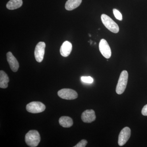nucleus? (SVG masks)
Wrapping results in <instances>:
<instances>
[{
	"instance_id": "9d476101",
	"label": "nucleus",
	"mask_w": 147,
	"mask_h": 147,
	"mask_svg": "<svg viewBox=\"0 0 147 147\" xmlns=\"http://www.w3.org/2000/svg\"><path fill=\"white\" fill-rule=\"evenodd\" d=\"M96 119L95 113L92 110H87L84 111L82 115V121L84 123H90Z\"/></svg>"
},
{
	"instance_id": "7ed1b4c3",
	"label": "nucleus",
	"mask_w": 147,
	"mask_h": 147,
	"mask_svg": "<svg viewBox=\"0 0 147 147\" xmlns=\"http://www.w3.org/2000/svg\"><path fill=\"white\" fill-rule=\"evenodd\" d=\"M101 21L104 26L110 31L114 33H117L119 30L118 25L108 15L102 14Z\"/></svg>"
},
{
	"instance_id": "2eb2a0df",
	"label": "nucleus",
	"mask_w": 147,
	"mask_h": 147,
	"mask_svg": "<svg viewBox=\"0 0 147 147\" xmlns=\"http://www.w3.org/2000/svg\"><path fill=\"white\" fill-rule=\"evenodd\" d=\"M60 125L64 127H71L73 124V121L72 119L69 117H61L59 120Z\"/></svg>"
},
{
	"instance_id": "20e7f679",
	"label": "nucleus",
	"mask_w": 147,
	"mask_h": 147,
	"mask_svg": "<svg viewBox=\"0 0 147 147\" xmlns=\"http://www.w3.org/2000/svg\"><path fill=\"white\" fill-rule=\"evenodd\" d=\"M45 106L42 102L34 101L28 103L26 106V110L29 113H42L45 109Z\"/></svg>"
},
{
	"instance_id": "9b49d317",
	"label": "nucleus",
	"mask_w": 147,
	"mask_h": 147,
	"mask_svg": "<svg viewBox=\"0 0 147 147\" xmlns=\"http://www.w3.org/2000/svg\"><path fill=\"white\" fill-rule=\"evenodd\" d=\"M72 48L71 42L68 41H65L61 47L60 50L61 55L65 57H68L71 53Z\"/></svg>"
},
{
	"instance_id": "423d86ee",
	"label": "nucleus",
	"mask_w": 147,
	"mask_h": 147,
	"mask_svg": "<svg viewBox=\"0 0 147 147\" xmlns=\"http://www.w3.org/2000/svg\"><path fill=\"white\" fill-rule=\"evenodd\" d=\"M45 43L43 42H40L37 44L34 51V56L38 62L42 61L45 55Z\"/></svg>"
},
{
	"instance_id": "6ab92c4d",
	"label": "nucleus",
	"mask_w": 147,
	"mask_h": 147,
	"mask_svg": "<svg viewBox=\"0 0 147 147\" xmlns=\"http://www.w3.org/2000/svg\"><path fill=\"white\" fill-rule=\"evenodd\" d=\"M142 113L143 115L147 116V104L145 105L142 109Z\"/></svg>"
},
{
	"instance_id": "f257e3e1",
	"label": "nucleus",
	"mask_w": 147,
	"mask_h": 147,
	"mask_svg": "<svg viewBox=\"0 0 147 147\" xmlns=\"http://www.w3.org/2000/svg\"><path fill=\"white\" fill-rule=\"evenodd\" d=\"M25 141L27 145L29 146H37L40 141V137L39 133L36 130H30L26 134Z\"/></svg>"
},
{
	"instance_id": "1a4fd4ad",
	"label": "nucleus",
	"mask_w": 147,
	"mask_h": 147,
	"mask_svg": "<svg viewBox=\"0 0 147 147\" xmlns=\"http://www.w3.org/2000/svg\"><path fill=\"white\" fill-rule=\"evenodd\" d=\"M7 59L11 70L13 72L18 71L19 67V63L11 52H9L7 53Z\"/></svg>"
},
{
	"instance_id": "0eeeda50",
	"label": "nucleus",
	"mask_w": 147,
	"mask_h": 147,
	"mask_svg": "<svg viewBox=\"0 0 147 147\" xmlns=\"http://www.w3.org/2000/svg\"><path fill=\"white\" fill-rule=\"evenodd\" d=\"M130 135H131V130L129 127H126L123 129L119 134L118 139L119 146H121L125 144L130 138Z\"/></svg>"
},
{
	"instance_id": "f03ea898",
	"label": "nucleus",
	"mask_w": 147,
	"mask_h": 147,
	"mask_svg": "<svg viewBox=\"0 0 147 147\" xmlns=\"http://www.w3.org/2000/svg\"><path fill=\"white\" fill-rule=\"evenodd\" d=\"M128 74L127 71L126 70H123L122 71L116 87V91L117 94H122L125 90L128 81Z\"/></svg>"
},
{
	"instance_id": "6e6552de",
	"label": "nucleus",
	"mask_w": 147,
	"mask_h": 147,
	"mask_svg": "<svg viewBox=\"0 0 147 147\" xmlns=\"http://www.w3.org/2000/svg\"><path fill=\"white\" fill-rule=\"evenodd\" d=\"M99 49L102 56L106 58L109 59L111 56V50L107 41L104 39L100 40L99 44Z\"/></svg>"
},
{
	"instance_id": "f3484780",
	"label": "nucleus",
	"mask_w": 147,
	"mask_h": 147,
	"mask_svg": "<svg viewBox=\"0 0 147 147\" xmlns=\"http://www.w3.org/2000/svg\"><path fill=\"white\" fill-rule=\"evenodd\" d=\"M113 13L115 17L119 21H122L123 19L122 15L121 12L116 9H113Z\"/></svg>"
},
{
	"instance_id": "dca6fc26",
	"label": "nucleus",
	"mask_w": 147,
	"mask_h": 147,
	"mask_svg": "<svg viewBox=\"0 0 147 147\" xmlns=\"http://www.w3.org/2000/svg\"><path fill=\"white\" fill-rule=\"evenodd\" d=\"M82 82L84 83L90 84L94 82V79L90 76H82L81 77Z\"/></svg>"
},
{
	"instance_id": "ddd939ff",
	"label": "nucleus",
	"mask_w": 147,
	"mask_h": 147,
	"mask_svg": "<svg viewBox=\"0 0 147 147\" xmlns=\"http://www.w3.org/2000/svg\"><path fill=\"white\" fill-rule=\"evenodd\" d=\"M9 79L7 74L3 70L0 71V88H6L8 87Z\"/></svg>"
},
{
	"instance_id": "39448f33",
	"label": "nucleus",
	"mask_w": 147,
	"mask_h": 147,
	"mask_svg": "<svg viewBox=\"0 0 147 147\" xmlns=\"http://www.w3.org/2000/svg\"><path fill=\"white\" fill-rule=\"evenodd\" d=\"M60 97L66 100H73L78 97V94L74 90L70 89H63L58 92Z\"/></svg>"
},
{
	"instance_id": "a211bd4d",
	"label": "nucleus",
	"mask_w": 147,
	"mask_h": 147,
	"mask_svg": "<svg viewBox=\"0 0 147 147\" xmlns=\"http://www.w3.org/2000/svg\"><path fill=\"white\" fill-rule=\"evenodd\" d=\"M88 144V142L85 139L82 140L81 142H79L78 144H77L76 146H74V147H85Z\"/></svg>"
},
{
	"instance_id": "4468645a",
	"label": "nucleus",
	"mask_w": 147,
	"mask_h": 147,
	"mask_svg": "<svg viewBox=\"0 0 147 147\" xmlns=\"http://www.w3.org/2000/svg\"><path fill=\"white\" fill-rule=\"evenodd\" d=\"M22 5V0H10L7 4L6 7L9 9L13 10L20 8Z\"/></svg>"
},
{
	"instance_id": "aec40b11",
	"label": "nucleus",
	"mask_w": 147,
	"mask_h": 147,
	"mask_svg": "<svg viewBox=\"0 0 147 147\" xmlns=\"http://www.w3.org/2000/svg\"><path fill=\"white\" fill-rule=\"evenodd\" d=\"M89 35L90 37H91V35H90V34H89Z\"/></svg>"
},
{
	"instance_id": "f8f14e48",
	"label": "nucleus",
	"mask_w": 147,
	"mask_h": 147,
	"mask_svg": "<svg viewBox=\"0 0 147 147\" xmlns=\"http://www.w3.org/2000/svg\"><path fill=\"white\" fill-rule=\"evenodd\" d=\"M82 0H68L66 3L65 8L68 11L75 9L81 5Z\"/></svg>"
}]
</instances>
